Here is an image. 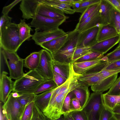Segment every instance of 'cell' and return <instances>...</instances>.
Instances as JSON below:
<instances>
[{
  "mask_svg": "<svg viewBox=\"0 0 120 120\" xmlns=\"http://www.w3.org/2000/svg\"><path fill=\"white\" fill-rule=\"evenodd\" d=\"M26 107L22 105L11 93L2 106V113L8 120H22Z\"/></svg>",
  "mask_w": 120,
  "mask_h": 120,
  "instance_id": "7",
  "label": "cell"
},
{
  "mask_svg": "<svg viewBox=\"0 0 120 120\" xmlns=\"http://www.w3.org/2000/svg\"><path fill=\"white\" fill-rule=\"evenodd\" d=\"M100 3L91 5L87 8L82 13L78 23H82L91 15L98 6Z\"/></svg>",
  "mask_w": 120,
  "mask_h": 120,
  "instance_id": "37",
  "label": "cell"
},
{
  "mask_svg": "<svg viewBox=\"0 0 120 120\" xmlns=\"http://www.w3.org/2000/svg\"><path fill=\"white\" fill-rule=\"evenodd\" d=\"M46 80L36 69L30 70L14 82L12 91L20 93H34L38 86Z\"/></svg>",
  "mask_w": 120,
  "mask_h": 120,
  "instance_id": "1",
  "label": "cell"
},
{
  "mask_svg": "<svg viewBox=\"0 0 120 120\" xmlns=\"http://www.w3.org/2000/svg\"><path fill=\"white\" fill-rule=\"evenodd\" d=\"M120 12V0H107Z\"/></svg>",
  "mask_w": 120,
  "mask_h": 120,
  "instance_id": "50",
  "label": "cell"
},
{
  "mask_svg": "<svg viewBox=\"0 0 120 120\" xmlns=\"http://www.w3.org/2000/svg\"><path fill=\"white\" fill-rule=\"evenodd\" d=\"M64 117V115H62L58 119L55 120H62Z\"/></svg>",
  "mask_w": 120,
  "mask_h": 120,
  "instance_id": "55",
  "label": "cell"
},
{
  "mask_svg": "<svg viewBox=\"0 0 120 120\" xmlns=\"http://www.w3.org/2000/svg\"><path fill=\"white\" fill-rule=\"evenodd\" d=\"M70 63H62L53 60L52 62V70L67 79L70 73Z\"/></svg>",
  "mask_w": 120,
  "mask_h": 120,
  "instance_id": "27",
  "label": "cell"
},
{
  "mask_svg": "<svg viewBox=\"0 0 120 120\" xmlns=\"http://www.w3.org/2000/svg\"><path fill=\"white\" fill-rule=\"evenodd\" d=\"M67 33L62 29L59 28L48 31L35 32L32 35V38L36 45H40L41 44L63 36Z\"/></svg>",
  "mask_w": 120,
  "mask_h": 120,
  "instance_id": "11",
  "label": "cell"
},
{
  "mask_svg": "<svg viewBox=\"0 0 120 120\" xmlns=\"http://www.w3.org/2000/svg\"><path fill=\"white\" fill-rule=\"evenodd\" d=\"M75 97L72 91L70 92L67 95L64 100L62 107V111L63 114L70 113V103L71 99Z\"/></svg>",
  "mask_w": 120,
  "mask_h": 120,
  "instance_id": "39",
  "label": "cell"
},
{
  "mask_svg": "<svg viewBox=\"0 0 120 120\" xmlns=\"http://www.w3.org/2000/svg\"><path fill=\"white\" fill-rule=\"evenodd\" d=\"M113 113L112 111L105 107L102 112L99 120H109L113 116Z\"/></svg>",
  "mask_w": 120,
  "mask_h": 120,
  "instance_id": "44",
  "label": "cell"
},
{
  "mask_svg": "<svg viewBox=\"0 0 120 120\" xmlns=\"http://www.w3.org/2000/svg\"><path fill=\"white\" fill-rule=\"evenodd\" d=\"M70 113L74 120H88L85 112L83 110L73 111Z\"/></svg>",
  "mask_w": 120,
  "mask_h": 120,
  "instance_id": "41",
  "label": "cell"
},
{
  "mask_svg": "<svg viewBox=\"0 0 120 120\" xmlns=\"http://www.w3.org/2000/svg\"><path fill=\"white\" fill-rule=\"evenodd\" d=\"M118 35L115 28L109 24L103 25L100 27L98 32V42L112 38Z\"/></svg>",
  "mask_w": 120,
  "mask_h": 120,
  "instance_id": "24",
  "label": "cell"
},
{
  "mask_svg": "<svg viewBox=\"0 0 120 120\" xmlns=\"http://www.w3.org/2000/svg\"><path fill=\"white\" fill-rule=\"evenodd\" d=\"M113 116L117 120H120V114L113 113Z\"/></svg>",
  "mask_w": 120,
  "mask_h": 120,
  "instance_id": "54",
  "label": "cell"
},
{
  "mask_svg": "<svg viewBox=\"0 0 120 120\" xmlns=\"http://www.w3.org/2000/svg\"><path fill=\"white\" fill-rule=\"evenodd\" d=\"M118 74L106 77L98 83L91 86L93 92L103 93L110 89L117 79Z\"/></svg>",
  "mask_w": 120,
  "mask_h": 120,
  "instance_id": "23",
  "label": "cell"
},
{
  "mask_svg": "<svg viewBox=\"0 0 120 120\" xmlns=\"http://www.w3.org/2000/svg\"><path fill=\"white\" fill-rule=\"evenodd\" d=\"M8 74L3 71L0 75V99L4 104L14 88V82L10 76H8Z\"/></svg>",
  "mask_w": 120,
  "mask_h": 120,
  "instance_id": "14",
  "label": "cell"
},
{
  "mask_svg": "<svg viewBox=\"0 0 120 120\" xmlns=\"http://www.w3.org/2000/svg\"><path fill=\"white\" fill-rule=\"evenodd\" d=\"M19 93V97L16 98L19 103L24 106H27L30 102L34 101L36 95L34 93Z\"/></svg>",
  "mask_w": 120,
  "mask_h": 120,
  "instance_id": "34",
  "label": "cell"
},
{
  "mask_svg": "<svg viewBox=\"0 0 120 120\" xmlns=\"http://www.w3.org/2000/svg\"><path fill=\"white\" fill-rule=\"evenodd\" d=\"M40 57V51L32 52L24 60L23 66L30 70L36 69L39 65Z\"/></svg>",
  "mask_w": 120,
  "mask_h": 120,
  "instance_id": "28",
  "label": "cell"
},
{
  "mask_svg": "<svg viewBox=\"0 0 120 120\" xmlns=\"http://www.w3.org/2000/svg\"><path fill=\"white\" fill-rule=\"evenodd\" d=\"M37 14L45 17L55 19L68 18L60 11L41 3L38 8Z\"/></svg>",
  "mask_w": 120,
  "mask_h": 120,
  "instance_id": "16",
  "label": "cell"
},
{
  "mask_svg": "<svg viewBox=\"0 0 120 120\" xmlns=\"http://www.w3.org/2000/svg\"><path fill=\"white\" fill-rule=\"evenodd\" d=\"M4 120H8L6 117L4 116Z\"/></svg>",
  "mask_w": 120,
  "mask_h": 120,
  "instance_id": "58",
  "label": "cell"
},
{
  "mask_svg": "<svg viewBox=\"0 0 120 120\" xmlns=\"http://www.w3.org/2000/svg\"><path fill=\"white\" fill-rule=\"evenodd\" d=\"M120 41V35L119 34L112 38L97 42L90 47L91 50L104 54L119 43Z\"/></svg>",
  "mask_w": 120,
  "mask_h": 120,
  "instance_id": "15",
  "label": "cell"
},
{
  "mask_svg": "<svg viewBox=\"0 0 120 120\" xmlns=\"http://www.w3.org/2000/svg\"><path fill=\"white\" fill-rule=\"evenodd\" d=\"M120 68V60L112 62L107 61V63L103 70L110 71Z\"/></svg>",
  "mask_w": 120,
  "mask_h": 120,
  "instance_id": "42",
  "label": "cell"
},
{
  "mask_svg": "<svg viewBox=\"0 0 120 120\" xmlns=\"http://www.w3.org/2000/svg\"><path fill=\"white\" fill-rule=\"evenodd\" d=\"M101 0H76L71 7L75 12L82 13L88 7L99 3Z\"/></svg>",
  "mask_w": 120,
  "mask_h": 120,
  "instance_id": "29",
  "label": "cell"
},
{
  "mask_svg": "<svg viewBox=\"0 0 120 120\" xmlns=\"http://www.w3.org/2000/svg\"><path fill=\"white\" fill-rule=\"evenodd\" d=\"M79 33L75 29L68 32V37L60 49L52 55L53 59L62 63H73L72 59L77 48Z\"/></svg>",
  "mask_w": 120,
  "mask_h": 120,
  "instance_id": "2",
  "label": "cell"
},
{
  "mask_svg": "<svg viewBox=\"0 0 120 120\" xmlns=\"http://www.w3.org/2000/svg\"><path fill=\"white\" fill-rule=\"evenodd\" d=\"M34 101L30 102L27 106L24 113L22 120H26L31 114L33 108Z\"/></svg>",
  "mask_w": 120,
  "mask_h": 120,
  "instance_id": "47",
  "label": "cell"
},
{
  "mask_svg": "<svg viewBox=\"0 0 120 120\" xmlns=\"http://www.w3.org/2000/svg\"><path fill=\"white\" fill-rule=\"evenodd\" d=\"M102 59L105 61L112 62L120 60V48L115 49L103 56Z\"/></svg>",
  "mask_w": 120,
  "mask_h": 120,
  "instance_id": "38",
  "label": "cell"
},
{
  "mask_svg": "<svg viewBox=\"0 0 120 120\" xmlns=\"http://www.w3.org/2000/svg\"><path fill=\"white\" fill-rule=\"evenodd\" d=\"M103 60L101 59L90 61L74 62L73 63V69L76 73L83 74L94 68Z\"/></svg>",
  "mask_w": 120,
  "mask_h": 120,
  "instance_id": "20",
  "label": "cell"
},
{
  "mask_svg": "<svg viewBox=\"0 0 120 120\" xmlns=\"http://www.w3.org/2000/svg\"><path fill=\"white\" fill-rule=\"evenodd\" d=\"M79 83L72 91L75 97L79 101L82 110L86 105L89 98V87L83 83L78 81Z\"/></svg>",
  "mask_w": 120,
  "mask_h": 120,
  "instance_id": "17",
  "label": "cell"
},
{
  "mask_svg": "<svg viewBox=\"0 0 120 120\" xmlns=\"http://www.w3.org/2000/svg\"><path fill=\"white\" fill-rule=\"evenodd\" d=\"M24 19H21L20 23L18 24L21 45L25 41L30 40L32 35L30 34L33 30L31 26L27 24Z\"/></svg>",
  "mask_w": 120,
  "mask_h": 120,
  "instance_id": "26",
  "label": "cell"
},
{
  "mask_svg": "<svg viewBox=\"0 0 120 120\" xmlns=\"http://www.w3.org/2000/svg\"><path fill=\"white\" fill-rule=\"evenodd\" d=\"M114 7L107 0H101L100 3V15L103 25L109 24Z\"/></svg>",
  "mask_w": 120,
  "mask_h": 120,
  "instance_id": "19",
  "label": "cell"
},
{
  "mask_svg": "<svg viewBox=\"0 0 120 120\" xmlns=\"http://www.w3.org/2000/svg\"><path fill=\"white\" fill-rule=\"evenodd\" d=\"M0 53L7 65L11 79H17L22 76L24 73L23 71L24 60L20 58L16 52L6 50L1 47Z\"/></svg>",
  "mask_w": 120,
  "mask_h": 120,
  "instance_id": "5",
  "label": "cell"
},
{
  "mask_svg": "<svg viewBox=\"0 0 120 120\" xmlns=\"http://www.w3.org/2000/svg\"><path fill=\"white\" fill-rule=\"evenodd\" d=\"M12 96L15 98H17L20 96V94L19 93L15 92H13L11 93Z\"/></svg>",
  "mask_w": 120,
  "mask_h": 120,
  "instance_id": "53",
  "label": "cell"
},
{
  "mask_svg": "<svg viewBox=\"0 0 120 120\" xmlns=\"http://www.w3.org/2000/svg\"><path fill=\"white\" fill-rule=\"evenodd\" d=\"M0 47L16 52L21 45L18 24L11 22L0 30Z\"/></svg>",
  "mask_w": 120,
  "mask_h": 120,
  "instance_id": "3",
  "label": "cell"
},
{
  "mask_svg": "<svg viewBox=\"0 0 120 120\" xmlns=\"http://www.w3.org/2000/svg\"><path fill=\"white\" fill-rule=\"evenodd\" d=\"M99 11L100 4L92 14L83 22L77 24L75 29L80 33L95 26L100 27L103 26Z\"/></svg>",
  "mask_w": 120,
  "mask_h": 120,
  "instance_id": "12",
  "label": "cell"
},
{
  "mask_svg": "<svg viewBox=\"0 0 120 120\" xmlns=\"http://www.w3.org/2000/svg\"><path fill=\"white\" fill-rule=\"evenodd\" d=\"M109 120H117L116 118L113 116L111 118L109 119Z\"/></svg>",
  "mask_w": 120,
  "mask_h": 120,
  "instance_id": "56",
  "label": "cell"
},
{
  "mask_svg": "<svg viewBox=\"0 0 120 120\" xmlns=\"http://www.w3.org/2000/svg\"><path fill=\"white\" fill-rule=\"evenodd\" d=\"M104 55L102 53L91 51L88 54L76 60L74 62L100 60L104 56Z\"/></svg>",
  "mask_w": 120,
  "mask_h": 120,
  "instance_id": "33",
  "label": "cell"
},
{
  "mask_svg": "<svg viewBox=\"0 0 120 120\" xmlns=\"http://www.w3.org/2000/svg\"><path fill=\"white\" fill-rule=\"evenodd\" d=\"M98 72H87L82 75L78 74L77 79L78 81L82 82L88 86L95 85L104 79Z\"/></svg>",
  "mask_w": 120,
  "mask_h": 120,
  "instance_id": "21",
  "label": "cell"
},
{
  "mask_svg": "<svg viewBox=\"0 0 120 120\" xmlns=\"http://www.w3.org/2000/svg\"><path fill=\"white\" fill-rule=\"evenodd\" d=\"M109 24L115 28L119 34L120 25V12L114 8L112 13Z\"/></svg>",
  "mask_w": 120,
  "mask_h": 120,
  "instance_id": "35",
  "label": "cell"
},
{
  "mask_svg": "<svg viewBox=\"0 0 120 120\" xmlns=\"http://www.w3.org/2000/svg\"><path fill=\"white\" fill-rule=\"evenodd\" d=\"M103 98L105 107L112 111L120 103V96L110 95L107 93L103 94Z\"/></svg>",
  "mask_w": 120,
  "mask_h": 120,
  "instance_id": "30",
  "label": "cell"
},
{
  "mask_svg": "<svg viewBox=\"0 0 120 120\" xmlns=\"http://www.w3.org/2000/svg\"><path fill=\"white\" fill-rule=\"evenodd\" d=\"M40 59L39 65L36 69L45 80L53 79L52 62L53 60L52 54L45 49L40 51Z\"/></svg>",
  "mask_w": 120,
  "mask_h": 120,
  "instance_id": "9",
  "label": "cell"
},
{
  "mask_svg": "<svg viewBox=\"0 0 120 120\" xmlns=\"http://www.w3.org/2000/svg\"><path fill=\"white\" fill-rule=\"evenodd\" d=\"M101 92H94L90 95L86 105L82 110L85 112L88 120H99L105 107Z\"/></svg>",
  "mask_w": 120,
  "mask_h": 120,
  "instance_id": "6",
  "label": "cell"
},
{
  "mask_svg": "<svg viewBox=\"0 0 120 120\" xmlns=\"http://www.w3.org/2000/svg\"><path fill=\"white\" fill-rule=\"evenodd\" d=\"M100 28L96 26L80 33L77 48L91 47L96 43Z\"/></svg>",
  "mask_w": 120,
  "mask_h": 120,
  "instance_id": "10",
  "label": "cell"
},
{
  "mask_svg": "<svg viewBox=\"0 0 120 120\" xmlns=\"http://www.w3.org/2000/svg\"><path fill=\"white\" fill-rule=\"evenodd\" d=\"M58 87L53 79L47 80L41 84L37 88L34 93L37 95L43 92Z\"/></svg>",
  "mask_w": 120,
  "mask_h": 120,
  "instance_id": "31",
  "label": "cell"
},
{
  "mask_svg": "<svg viewBox=\"0 0 120 120\" xmlns=\"http://www.w3.org/2000/svg\"><path fill=\"white\" fill-rule=\"evenodd\" d=\"M12 18L8 15H3L0 18V30L8 25L11 23Z\"/></svg>",
  "mask_w": 120,
  "mask_h": 120,
  "instance_id": "46",
  "label": "cell"
},
{
  "mask_svg": "<svg viewBox=\"0 0 120 120\" xmlns=\"http://www.w3.org/2000/svg\"><path fill=\"white\" fill-rule=\"evenodd\" d=\"M67 33L61 37L43 43L40 46L49 52L52 55L56 53L66 41L68 35Z\"/></svg>",
  "mask_w": 120,
  "mask_h": 120,
  "instance_id": "18",
  "label": "cell"
},
{
  "mask_svg": "<svg viewBox=\"0 0 120 120\" xmlns=\"http://www.w3.org/2000/svg\"><path fill=\"white\" fill-rule=\"evenodd\" d=\"M78 83L77 78L71 83L66 90L54 98L50 99L48 105L42 112L45 115L50 119L55 120L63 115L62 109L65 99L68 94L72 91Z\"/></svg>",
  "mask_w": 120,
  "mask_h": 120,
  "instance_id": "4",
  "label": "cell"
},
{
  "mask_svg": "<svg viewBox=\"0 0 120 120\" xmlns=\"http://www.w3.org/2000/svg\"><path fill=\"white\" fill-rule=\"evenodd\" d=\"M22 0H16L8 5L4 7L2 11L3 15H8V14L12 8Z\"/></svg>",
  "mask_w": 120,
  "mask_h": 120,
  "instance_id": "49",
  "label": "cell"
},
{
  "mask_svg": "<svg viewBox=\"0 0 120 120\" xmlns=\"http://www.w3.org/2000/svg\"><path fill=\"white\" fill-rule=\"evenodd\" d=\"M120 72V68L110 71L102 70L99 72V73L100 75L105 78L114 75L118 74V73Z\"/></svg>",
  "mask_w": 120,
  "mask_h": 120,
  "instance_id": "48",
  "label": "cell"
},
{
  "mask_svg": "<svg viewBox=\"0 0 120 120\" xmlns=\"http://www.w3.org/2000/svg\"><path fill=\"white\" fill-rule=\"evenodd\" d=\"M26 120H54L50 119L45 116L34 102L32 113L30 117Z\"/></svg>",
  "mask_w": 120,
  "mask_h": 120,
  "instance_id": "32",
  "label": "cell"
},
{
  "mask_svg": "<svg viewBox=\"0 0 120 120\" xmlns=\"http://www.w3.org/2000/svg\"><path fill=\"white\" fill-rule=\"evenodd\" d=\"M120 48V41L119 42V44L117 47L115 49H118Z\"/></svg>",
  "mask_w": 120,
  "mask_h": 120,
  "instance_id": "57",
  "label": "cell"
},
{
  "mask_svg": "<svg viewBox=\"0 0 120 120\" xmlns=\"http://www.w3.org/2000/svg\"><path fill=\"white\" fill-rule=\"evenodd\" d=\"M41 3L54 8L64 13L72 14L75 12L71 8V5L62 3L60 0H41Z\"/></svg>",
  "mask_w": 120,
  "mask_h": 120,
  "instance_id": "25",
  "label": "cell"
},
{
  "mask_svg": "<svg viewBox=\"0 0 120 120\" xmlns=\"http://www.w3.org/2000/svg\"><path fill=\"white\" fill-rule=\"evenodd\" d=\"M59 86L36 95L34 103L42 112L48 105L52 95Z\"/></svg>",
  "mask_w": 120,
  "mask_h": 120,
  "instance_id": "22",
  "label": "cell"
},
{
  "mask_svg": "<svg viewBox=\"0 0 120 120\" xmlns=\"http://www.w3.org/2000/svg\"><path fill=\"white\" fill-rule=\"evenodd\" d=\"M62 120H74L70 113H68L64 114V117Z\"/></svg>",
  "mask_w": 120,
  "mask_h": 120,
  "instance_id": "52",
  "label": "cell"
},
{
  "mask_svg": "<svg viewBox=\"0 0 120 120\" xmlns=\"http://www.w3.org/2000/svg\"><path fill=\"white\" fill-rule=\"evenodd\" d=\"M67 19L50 18L37 14L30 24L31 26L35 28V32L48 31L58 28L59 26Z\"/></svg>",
  "mask_w": 120,
  "mask_h": 120,
  "instance_id": "8",
  "label": "cell"
},
{
  "mask_svg": "<svg viewBox=\"0 0 120 120\" xmlns=\"http://www.w3.org/2000/svg\"><path fill=\"white\" fill-rule=\"evenodd\" d=\"M41 0H22L19 8L23 19H33L37 14V11Z\"/></svg>",
  "mask_w": 120,
  "mask_h": 120,
  "instance_id": "13",
  "label": "cell"
},
{
  "mask_svg": "<svg viewBox=\"0 0 120 120\" xmlns=\"http://www.w3.org/2000/svg\"><path fill=\"white\" fill-rule=\"evenodd\" d=\"M70 106V112L75 111L82 110L80 103L75 97L71 99Z\"/></svg>",
  "mask_w": 120,
  "mask_h": 120,
  "instance_id": "43",
  "label": "cell"
},
{
  "mask_svg": "<svg viewBox=\"0 0 120 120\" xmlns=\"http://www.w3.org/2000/svg\"><path fill=\"white\" fill-rule=\"evenodd\" d=\"M119 34L120 35V25L119 26Z\"/></svg>",
  "mask_w": 120,
  "mask_h": 120,
  "instance_id": "59",
  "label": "cell"
},
{
  "mask_svg": "<svg viewBox=\"0 0 120 120\" xmlns=\"http://www.w3.org/2000/svg\"><path fill=\"white\" fill-rule=\"evenodd\" d=\"M112 111L113 113L120 114V103L115 106Z\"/></svg>",
  "mask_w": 120,
  "mask_h": 120,
  "instance_id": "51",
  "label": "cell"
},
{
  "mask_svg": "<svg viewBox=\"0 0 120 120\" xmlns=\"http://www.w3.org/2000/svg\"><path fill=\"white\" fill-rule=\"evenodd\" d=\"M107 93L110 95L120 96V76L116 79Z\"/></svg>",
  "mask_w": 120,
  "mask_h": 120,
  "instance_id": "40",
  "label": "cell"
},
{
  "mask_svg": "<svg viewBox=\"0 0 120 120\" xmlns=\"http://www.w3.org/2000/svg\"><path fill=\"white\" fill-rule=\"evenodd\" d=\"M91 51V48L90 47L77 48L73 56V63L77 59L88 54Z\"/></svg>",
  "mask_w": 120,
  "mask_h": 120,
  "instance_id": "36",
  "label": "cell"
},
{
  "mask_svg": "<svg viewBox=\"0 0 120 120\" xmlns=\"http://www.w3.org/2000/svg\"><path fill=\"white\" fill-rule=\"evenodd\" d=\"M52 71L53 80L57 86H59L64 83L67 79L53 70Z\"/></svg>",
  "mask_w": 120,
  "mask_h": 120,
  "instance_id": "45",
  "label": "cell"
}]
</instances>
